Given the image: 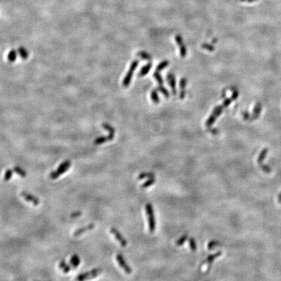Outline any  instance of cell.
<instances>
[{
  "instance_id": "6da1fadb",
  "label": "cell",
  "mask_w": 281,
  "mask_h": 281,
  "mask_svg": "<svg viewBox=\"0 0 281 281\" xmlns=\"http://www.w3.org/2000/svg\"><path fill=\"white\" fill-rule=\"evenodd\" d=\"M145 210H146V212L148 217V227H149V231L150 232H153L156 229V221H155V217H154L153 207L152 204L150 203H148L146 206H145Z\"/></svg>"
},
{
  "instance_id": "7a4b0ae2",
  "label": "cell",
  "mask_w": 281,
  "mask_h": 281,
  "mask_svg": "<svg viewBox=\"0 0 281 281\" xmlns=\"http://www.w3.org/2000/svg\"><path fill=\"white\" fill-rule=\"evenodd\" d=\"M102 272V270L100 269H94L91 270L89 272H86L84 273L80 274V275H78L76 277V280H87V279H93V278L97 277L99 274L101 273Z\"/></svg>"
},
{
  "instance_id": "3957f363",
  "label": "cell",
  "mask_w": 281,
  "mask_h": 281,
  "mask_svg": "<svg viewBox=\"0 0 281 281\" xmlns=\"http://www.w3.org/2000/svg\"><path fill=\"white\" fill-rule=\"evenodd\" d=\"M116 260H117V262L119 264V266H121L123 270H124L125 272L127 274H131L132 273V269L131 267H129L128 264L126 263V262L125 261L124 257H122V255L121 254H118L116 255Z\"/></svg>"
},
{
  "instance_id": "277c9868",
  "label": "cell",
  "mask_w": 281,
  "mask_h": 281,
  "mask_svg": "<svg viewBox=\"0 0 281 281\" xmlns=\"http://www.w3.org/2000/svg\"><path fill=\"white\" fill-rule=\"evenodd\" d=\"M110 232L115 237L116 240L121 244L122 247H126V245H127V241L123 238V236L121 234V233H120L115 228H111V230H110Z\"/></svg>"
},
{
  "instance_id": "5b68a950",
  "label": "cell",
  "mask_w": 281,
  "mask_h": 281,
  "mask_svg": "<svg viewBox=\"0 0 281 281\" xmlns=\"http://www.w3.org/2000/svg\"><path fill=\"white\" fill-rule=\"evenodd\" d=\"M21 195L25 200L27 201L31 202V203H32L34 205V206H37V205H39V200L38 199V198L36 197L33 196V195H31L29 193H28L24 191V192L22 193Z\"/></svg>"
},
{
  "instance_id": "8992f818",
  "label": "cell",
  "mask_w": 281,
  "mask_h": 281,
  "mask_svg": "<svg viewBox=\"0 0 281 281\" xmlns=\"http://www.w3.org/2000/svg\"><path fill=\"white\" fill-rule=\"evenodd\" d=\"M262 109V104L260 103H257L256 104L253 110V114H252V116H251L249 121H254V120H257L260 115Z\"/></svg>"
},
{
  "instance_id": "52a82bcc",
  "label": "cell",
  "mask_w": 281,
  "mask_h": 281,
  "mask_svg": "<svg viewBox=\"0 0 281 281\" xmlns=\"http://www.w3.org/2000/svg\"><path fill=\"white\" fill-rule=\"evenodd\" d=\"M70 166L66 167H65V168H60V167H59L58 169L55 170V171H53L50 173V178L53 180L57 178L60 175H61L62 174H63V173H65L66 171H67V170H68V169L70 168Z\"/></svg>"
},
{
  "instance_id": "ba28073f",
  "label": "cell",
  "mask_w": 281,
  "mask_h": 281,
  "mask_svg": "<svg viewBox=\"0 0 281 281\" xmlns=\"http://www.w3.org/2000/svg\"><path fill=\"white\" fill-rule=\"evenodd\" d=\"M94 226H95V225H94V224L91 223V224H89V225H87V226H84V227H82V228H80V229H78L77 230H75V231L74 232V236H80V235H81L83 233H84V232H87V231H89V230H91L92 229H93L94 228Z\"/></svg>"
},
{
  "instance_id": "9c48e42d",
  "label": "cell",
  "mask_w": 281,
  "mask_h": 281,
  "mask_svg": "<svg viewBox=\"0 0 281 281\" xmlns=\"http://www.w3.org/2000/svg\"><path fill=\"white\" fill-rule=\"evenodd\" d=\"M221 254H222V252L219 251V252H216V253H215V254L210 255L209 257H208L207 258L206 261H205L203 263V265L207 264V265H208V266L210 267V266H211V264H212V262H213L215 259L217 258H218V257H220V256L221 255Z\"/></svg>"
},
{
  "instance_id": "30bf717a",
  "label": "cell",
  "mask_w": 281,
  "mask_h": 281,
  "mask_svg": "<svg viewBox=\"0 0 281 281\" xmlns=\"http://www.w3.org/2000/svg\"><path fill=\"white\" fill-rule=\"evenodd\" d=\"M113 137H114V134H109L108 137H100L97 138L94 141V143H95L96 144H102L107 141H110L113 139Z\"/></svg>"
},
{
  "instance_id": "8fae6325",
  "label": "cell",
  "mask_w": 281,
  "mask_h": 281,
  "mask_svg": "<svg viewBox=\"0 0 281 281\" xmlns=\"http://www.w3.org/2000/svg\"><path fill=\"white\" fill-rule=\"evenodd\" d=\"M70 262L72 267H73L74 268H76L80 264V258H79L78 256L75 254L72 257Z\"/></svg>"
},
{
  "instance_id": "7c38bea8",
  "label": "cell",
  "mask_w": 281,
  "mask_h": 281,
  "mask_svg": "<svg viewBox=\"0 0 281 281\" xmlns=\"http://www.w3.org/2000/svg\"><path fill=\"white\" fill-rule=\"evenodd\" d=\"M267 152H268L267 148H264V149H263L261 153L260 154V155H259V156L258 157V160H257V162L259 164L262 163L263 160L265 159V157H266V156H267Z\"/></svg>"
},
{
  "instance_id": "4fadbf2b",
  "label": "cell",
  "mask_w": 281,
  "mask_h": 281,
  "mask_svg": "<svg viewBox=\"0 0 281 281\" xmlns=\"http://www.w3.org/2000/svg\"><path fill=\"white\" fill-rule=\"evenodd\" d=\"M59 267L63 271V272L65 273H68L70 270V267L66 264L64 260L61 261L59 264Z\"/></svg>"
},
{
  "instance_id": "5bb4252c",
  "label": "cell",
  "mask_w": 281,
  "mask_h": 281,
  "mask_svg": "<svg viewBox=\"0 0 281 281\" xmlns=\"http://www.w3.org/2000/svg\"><path fill=\"white\" fill-rule=\"evenodd\" d=\"M13 170L15 172H17L18 175L21 176L22 177H23V178L26 177V175H27V173L26 172V170H24L23 169H22V168H20V167H19L18 166L14 167V169H13Z\"/></svg>"
},
{
  "instance_id": "9a60e30c",
  "label": "cell",
  "mask_w": 281,
  "mask_h": 281,
  "mask_svg": "<svg viewBox=\"0 0 281 281\" xmlns=\"http://www.w3.org/2000/svg\"><path fill=\"white\" fill-rule=\"evenodd\" d=\"M18 52H19V54L21 56V57L23 59H27V57H28V52L27 50L25 49L24 47H20V48H19L18 49Z\"/></svg>"
},
{
  "instance_id": "2e32d148",
  "label": "cell",
  "mask_w": 281,
  "mask_h": 281,
  "mask_svg": "<svg viewBox=\"0 0 281 281\" xmlns=\"http://www.w3.org/2000/svg\"><path fill=\"white\" fill-rule=\"evenodd\" d=\"M155 182H156V180L154 179V178H149L147 181L145 182L143 184H142L141 188H143V189L147 188L148 187H150V186L154 184V183H155Z\"/></svg>"
},
{
  "instance_id": "e0dca14e",
  "label": "cell",
  "mask_w": 281,
  "mask_h": 281,
  "mask_svg": "<svg viewBox=\"0 0 281 281\" xmlns=\"http://www.w3.org/2000/svg\"><path fill=\"white\" fill-rule=\"evenodd\" d=\"M17 52L15 50H12L8 54V60L10 62H14L16 59H17Z\"/></svg>"
},
{
  "instance_id": "ac0fdd59",
  "label": "cell",
  "mask_w": 281,
  "mask_h": 281,
  "mask_svg": "<svg viewBox=\"0 0 281 281\" xmlns=\"http://www.w3.org/2000/svg\"><path fill=\"white\" fill-rule=\"evenodd\" d=\"M154 177V174L152 172H143L139 175L138 178L139 180L144 178H151Z\"/></svg>"
},
{
  "instance_id": "d6986e66",
  "label": "cell",
  "mask_w": 281,
  "mask_h": 281,
  "mask_svg": "<svg viewBox=\"0 0 281 281\" xmlns=\"http://www.w3.org/2000/svg\"><path fill=\"white\" fill-rule=\"evenodd\" d=\"M188 235H184V236H182L179 239H178L177 241H176V245H178V246H181L183 244H184L185 241L187 240L188 239Z\"/></svg>"
},
{
  "instance_id": "ffe728a7",
  "label": "cell",
  "mask_w": 281,
  "mask_h": 281,
  "mask_svg": "<svg viewBox=\"0 0 281 281\" xmlns=\"http://www.w3.org/2000/svg\"><path fill=\"white\" fill-rule=\"evenodd\" d=\"M12 173H13V170L11 169H7L6 170V172L5 173L4 175V180L5 181H8L10 180L12 176Z\"/></svg>"
},
{
  "instance_id": "44dd1931",
  "label": "cell",
  "mask_w": 281,
  "mask_h": 281,
  "mask_svg": "<svg viewBox=\"0 0 281 281\" xmlns=\"http://www.w3.org/2000/svg\"><path fill=\"white\" fill-rule=\"evenodd\" d=\"M189 247H190L191 249L193 251H195L197 250V244L196 242H195L194 238H190L189 240Z\"/></svg>"
},
{
  "instance_id": "7402d4cb",
  "label": "cell",
  "mask_w": 281,
  "mask_h": 281,
  "mask_svg": "<svg viewBox=\"0 0 281 281\" xmlns=\"http://www.w3.org/2000/svg\"><path fill=\"white\" fill-rule=\"evenodd\" d=\"M218 246H220V244L217 241H211L209 244L208 245V248L210 249V250H211V249H215Z\"/></svg>"
},
{
  "instance_id": "603a6c76",
  "label": "cell",
  "mask_w": 281,
  "mask_h": 281,
  "mask_svg": "<svg viewBox=\"0 0 281 281\" xmlns=\"http://www.w3.org/2000/svg\"><path fill=\"white\" fill-rule=\"evenodd\" d=\"M260 166L262 170L264 172L267 173V174H269V173L271 172V169L268 165H265V164H263L262 163L260 164Z\"/></svg>"
},
{
  "instance_id": "cb8c5ba5",
  "label": "cell",
  "mask_w": 281,
  "mask_h": 281,
  "mask_svg": "<svg viewBox=\"0 0 281 281\" xmlns=\"http://www.w3.org/2000/svg\"><path fill=\"white\" fill-rule=\"evenodd\" d=\"M242 116H243V117H244V119L245 120V121H249V119H250V117H251V116H250V115H249V113L247 111L243 112L242 113Z\"/></svg>"
},
{
  "instance_id": "d4e9b609",
  "label": "cell",
  "mask_w": 281,
  "mask_h": 281,
  "mask_svg": "<svg viewBox=\"0 0 281 281\" xmlns=\"http://www.w3.org/2000/svg\"><path fill=\"white\" fill-rule=\"evenodd\" d=\"M81 216V211H75V212H73L72 214H71V217H74V218H75V217H80Z\"/></svg>"
},
{
  "instance_id": "484cf974",
  "label": "cell",
  "mask_w": 281,
  "mask_h": 281,
  "mask_svg": "<svg viewBox=\"0 0 281 281\" xmlns=\"http://www.w3.org/2000/svg\"><path fill=\"white\" fill-rule=\"evenodd\" d=\"M238 1H246V2L251 3V2H254V1H257V0H238Z\"/></svg>"
},
{
  "instance_id": "4316f807",
  "label": "cell",
  "mask_w": 281,
  "mask_h": 281,
  "mask_svg": "<svg viewBox=\"0 0 281 281\" xmlns=\"http://www.w3.org/2000/svg\"><path fill=\"white\" fill-rule=\"evenodd\" d=\"M278 201L280 203H281V192L278 195Z\"/></svg>"
}]
</instances>
